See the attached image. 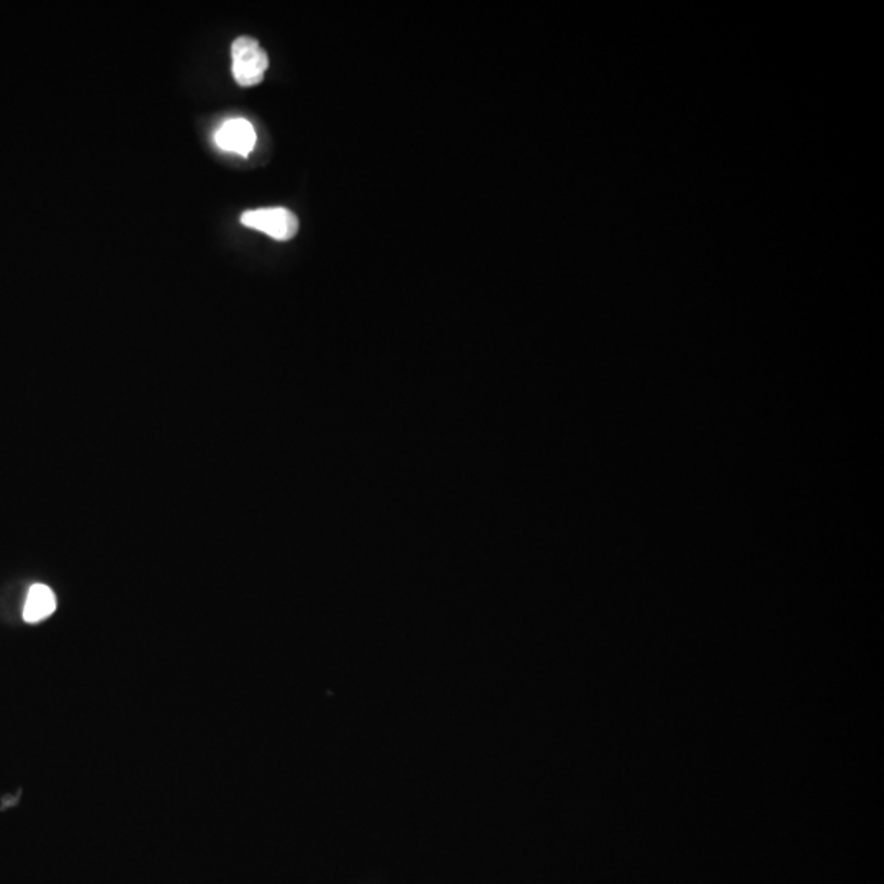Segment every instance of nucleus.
I'll return each instance as SVG.
<instances>
[{
    "label": "nucleus",
    "instance_id": "nucleus-1",
    "mask_svg": "<svg viewBox=\"0 0 884 884\" xmlns=\"http://www.w3.org/2000/svg\"><path fill=\"white\" fill-rule=\"evenodd\" d=\"M231 58H233V76L241 87L261 84L269 68V58L258 40L251 37L238 38L231 45Z\"/></svg>",
    "mask_w": 884,
    "mask_h": 884
},
{
    "label": "nucleus",
    "instance_id": "nucleus-2",
    "mask_svg": "<svg viewBox=\"0 0 884 884\" xmlns=\"http://www.w3.org/2000/svg\"><path fill=\"white\" fill-rule=\"evenodd\" d=\"M241 223L251 230L261 231L277 241H289L298 233V218L287 208H259L241 215Z\"/></svg>",
    "mask_w": 884,
    "mask_h": 884
},
{
    "label": "nucleus",
    "instance_id": "nucleus-3",
    "mask_svg": "<svg viewBox=\"0 0 884 884\" xmlns=\"http://www.w3.org/2000/svg\"><path fill=\"white\" fill-rule=\"evenodd\" d=\"M256 130L253 125L244 120V118H231L226 120L217 133H215V145L228 153L240 154V156H249L256 146Z\"/></svg>",
    "mask_w": 884,
    "mask_h": 884
},
{
    "label": "nucleus",
    "instance_id": "nucleus-4",
    "mask_svg": "<svg viewBox=\"0 0 884 884\" xmlns=\"http://www.w3.org/2000/svg\"><path fill=\"white\" fill-rule=\"evenodd\" d=\"M55 611L56 596L53 590L43 583L32 585L23 608V619L30 624L40 623L43 619L50 618Z\"/></svg>",
    "mask_w": 884,
    "mask_h": 884
}]
</instances>
